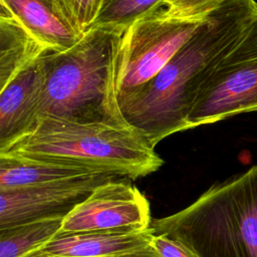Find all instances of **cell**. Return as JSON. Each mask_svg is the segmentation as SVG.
I'll return each instance as SVG.
<instances>
[{"mask_svg":"<svg viewBox=\"0 0 257 257\" xmlns=\"http://www.w3.org/2000/svg\"><path fill=\"white\" fill-rule=\"evenodd\" d=\"M256 17L255 0H228L211 13L156 77L118 102L126 122L153 147L188 130L201 87Z\"/></svg>","mask_w":257,"mask_h":257,"instance_id":"cell-1","label":"cell"},{"mask_svg":"<svg viewBox=\"0 0 257 257\" xmlns=\"http://www.w3.org/2000/svg\"><path fill=\"white\" fill-rule=\"evenodd\" d=\"M123 33L106 26L90 27L72 47L44 54L40 117L131 125L116 95V62Z\"/></svg>","mask_w":257,"mask_h":257,"instance_id":"cell-2","label":"cell"},{"mask_svg":"<svg viewBox=\"0 0 257 257\" xmlns=\"http://www.w3.org/2000/svg\"><path fill=\"white\" fill-rule=\"evenodd\" d=\"M11 156L74 166L136 180L158 171L164 161L132 125L78 122L42 116L35 127L4 152Z\"/></svg>","mask_w":257,"mask_h":257,"instance_id":"cell-3","label":"cell"},{"mask_svg":"<svg viewBox=\"0 0 257 257\" xmlns=\"http://www.w3.org/2000/svg\"><path fill=\"white\" fill-rule=\"evenodd\" d=\"M150 228L180 238L200 257H257V166L213 184Z\"/></svg>","mask_w":257,"mask_h":257,"instance_id":"cell-4","label":"cell"},{"mask_svg":"<svg viewBox=\"0 0 257 257\" xmlns=\"http://www.w3.org/2000/svg\"><path fill=\"white\" fill-rule=\"evenodd\" d=\"M203 21L172 18L161 8L135 21L123 33L118 51L117 101L156 77Z\"/></svg>","mask_w":257,"mask_h":257,"instance_id":"cell-5","label":"cell"},{"mask_svg":"<svg viewBox=\"0 0 257 257\" xmlns=\"http://www.w3.org/2000/svg\"><path fill=\"white\" fill-rule=\"evenodd\" d=\"M257 111V17L201 87L188 130Z\"/></svg>","mask_w":257,"mask_h":257,"instance_id":"cell-6","label":"cell"},{"mask_svg":"<svg viewBox=\"0 0 257 257\" xmlns=\"http://www.w3.org/2000/svg\"><path fill=\"white\" fill-rule=\"evenodd\" d=\"M150 204L127 178L96 187L63 218L57 234L90 231H144L151 227Z\"/></svg>","mask_w":257,"mask_h":257,"instance_id":"cell-7","label":"cell"},{"mask_svg":"<svg viewBox=\"0 0 257 257\" xmlns=\"http://www.w3.org/2000/svg\"><path fill=\"white\" fill-rule=\"evenodd\" d=\"M94 173L50 183L0 189V230L41 219L64 218L92 191L112 179Z\"/></svg>","mask_w":257,"mask_h":257,"instance_id":"cell-8","label":"cell"},{"mask_svg":"<svg viewBox=\"0 0 257 257\" xmlns=\"http://www.w3.org/2000/svg\"><path fill=\"white\" fill-rule=\"evenodd\" d=\"M44 54L0 88V152L27 136L40 117Z\"/></svg>","mask_w":257,"mask_h":257,"instance_id":"cell-9","label":"cell"},{"mask_svg":"<svg viewBox=\"0 0 257 257\" xmlns=\"http://www.w3.org/2000/svg\"><path fill=\"white\" fill-rule=\"evenodd\" d=\"M153 237L151 228L56 234L23 257H104L151 245Z\"/></svg>","mask_w":257,"mask_h":257,"instance_id":"cell-10","label":"cell"},{"mask_svg":"<svg viewBox=\"0 0 257 257\" xmlns=\"http://www.w3.org/2000/svg\"><path fill=\"white\" fill-rule=\"evenodd\" d=\"M48 50L72 47L81 34L69 22L56 0H0Z\"/></svg>","mask_w":257,"mask_h":257,"instance_id":"cell-11","label":"cell"},{"mask_svg":"<svg viewBox=\"0 0 257 257\" xmlns=\"http://www.w3.org/2000/svg\"><path fill=\"white\" fill-rule=\"evenodd\" d=\"M47 51L50 50L0 4V87Z\"/></svg>","mask_w":257,"mask_h":257,"instance_id":"cell-12","label":"cell"},{"mask_svg":"<svg viewBox=\"0 0 257 257\" xmlns=\"http://www.w3.org/2000/svg\"><path fill=\"white\" fill-rule=\"evenodd\" d=\"M94 173L79 167L0 154V189L40 185Z\"/></svg>","mask_w":257,"mask_h":257,"instance_id":"cell-13","label":"cell"},{"mask_svg":"<svg viewBox=\"0 0 257 257\" xmlns=\"http://www.w3.org/2000/svg\"><path fill=\"white\" fill-rule=\"evenodd\" d=\"M62 221L63 218L41 219L0 230V257H23L52 239Z\"/></svg>","mask_w":257,"mask_h":257,"instance_id":"cell-14","label":"cell"},{"mask_svg":"<svg viewBox=\"0 0 257 257\" xmlns=\"http://www.w3.org/2000/svg\"><path fill=\"white\" fill-rule=\"evenodd\" d=\"M162 1L102 0L98 13L90 27L106 26L125 32L135 21L158 9Z\"/></svg>","mask_w":257,"mask_h":257,"instance_id":"cell-15","label":"cell"},{"mask_svg":"<svg viewBox=\"0 0 257 257\" xmlns=\"http://www.w3.org/2000/svg\"><path fill=\"white\" fill-rule=\"evenodd\" d=\"M228 0H163L159 6L172 18L203 21ZM157 10V9H156Z\"/></svg>","mask_w":257,"mask_h":257,"instance_id":"cell-16","label":"cell"},{"mask_svg":"<svg viewBox=\"0 0 257 257\" xmlns=\"http://www.w3.org/2000/svg\"><path fill=\"white\" fill-rule=\"evenodd\" d=\"M69 22L81 35L93 23L102 0H56Z\"/></svg>","mask_w":257,"mask_h":257,"instance_id":"cell-17","label":"cell"},{"mask_svg":"<svg viewBox=\"0 0 257 257\" xmlns=\"http://www.w3.org/2000/svg\"><path fill=\"white\" fill-rule=\"evenodd\" d=\"M153 245L160 257H200L186 242L168 234H154Z\"/></svg>","mask_w":257,"mask_h":257,"instance_id":"cell-18","label":"cell"},{"mask_svg":"<svg viewBox=\"0 0 257 257\" xmlns=\"http://www.w3.org/2000/svg\"><path fill=\"white\" fill-rule=\"evenodd\" d=\"M104 257H160V256L152 243L151 245H148L143 248L135 249V250L127 251L124 253L104 256Z\"/></svg>","mask_w":257,"mask_h":257,"instance_id":"cell-19","label":"cell"}]
</instances>
